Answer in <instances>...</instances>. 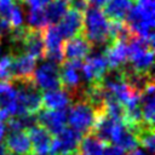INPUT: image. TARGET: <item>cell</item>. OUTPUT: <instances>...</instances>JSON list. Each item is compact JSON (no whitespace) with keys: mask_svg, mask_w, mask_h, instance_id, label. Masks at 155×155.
Masks as SVG:
<instances>
[{"mask_svg":"<svg viewBox=\"0 0 155 155\" xmlns=\"http://www.w3.org/2000/svg\"><path fill=\"white\" fill-rule=\"evenodd\" d=\"M82 35L92 46H107L109 44V21L103 11L96 6H88L85 11Z\"/></svg>","mask_w":155,"mask_h":155,"instance_id":"obj_1","label":"cell"},{"mask_svg":"<svg viewBox=\"0 0 155 155\" xmlns=\"http://www.w3.org/2000/svg\"><path fill=\"white\" fill-rule=\"evenodd\" d=\"M94 119L96 111L85 99H78L70 103L69 111L67 114V121L69 122L70 127L79 133L86 134L91 132Z\"/></svg>","mask_w":155,"mask_h":155,"instance_id":"obj_2","label":"cell"},{"mask_svg":"<svg viewBox=\"0 0 155 155\" xmlns=\"http://www.w3.org/2000/svg\"><path fill=\"white\" fill-rule=\"evenodd\" d=\"M18 87L17 102L23 114H38L42 109L41 90L36 86L34 79L12 82Z\"/></svg>","mask_w":155,"mask_h":155,"instance_id":"obj_3","label":"cell"},{"mask_svg":"<svg viewBox=\"0 0 155 155\" xmlns=\"http://www.w3.org/2000/svg\"><path fill=\"white\" fill-rule=\"evenodd\" d=\"M34 71V81L40 90L52 91L62 88L58 65L46 61Z\"/></svg>","mask_w":155,"mask_h":155,"instance_id":"obj_4","label":"cell"},{"mask_svg":"<svg viewBox=\"0 0 155 155\" xmlns=\"http://www.w3.org/2000/svg\"><path fill=\"white\" fill-rule=\"evenodd\" d=\"M82 134L75 131L74 128L64 127L58 134L53 136L52 145H51V154L52 155H62L71 151H76L80 139Z\"/></svg>","mask_w":155,"mask_h":155,"instance_id":"obj_5","label":"cell"},{"mask_svg":"<svg viewBox=\"0 0 155 155\" xmlns=\"http://www.w3.org/2000/svg\"><path fill=\"white\" fill-rule=\"evenodd\" d=\"M92 44L82 35H75L62 44L64 61H82L92 52Z\"/></svg>","mask_w":155,"mask_h":155,"instance_id":"obj_6","label":"cell"},{"mask_svg":"<svg viewBox=\"0 0 155 155\" xmlns=\"http://www.w3.org/2000/svg\"><path fill=\"white\" fill-rule=\"evenodd\" d=\"M67 122V109L61 110H50L41 109L36 114V124L47 130L52 136L58 134Z\"/></svg>","mask_w":155,"mask_h":155,"instance_id":"obj_7","label":"cell"},{"mask_svg":"<svg viewBox=\"0 0 155 155\" xmlns=\"http://www.w3.org/2000/svg\"><path fill=\"white\" fill-rule=\"evenodd\" d=\"M22 53L29 54L35 59H44L45 42H44L42 30L27 27L22 40Z\"/></svg>","mask_w":155,"mask_h":155,"instance_id":"obj_8","label":"cell"},{"mask_svg":"<svg viewBox=\"0 0 155 155\" xmlns=\"http://www.w3.org/2000/svg\"><path fill=\"white\" fill-rule=\"evenodd\" d=\"M108 62L103 54H96L92 57H86L82 62L81 75L86 84L99 82L103 74L108 69Z\"/></svg>","mask_w":155,"mask_h":155,"instance_id":"obj_9","label":"cell"},{"mask_svg":"<svg viewBox=\"0 0 155 155\" xmlns=\"http://www.w3.org/2000/svg\"><path fill=\"white\" fill-rule=\"evenodd\" d=\"M25 131L29 136L33 153H36L39 155H48L51 151L53 136L38 124L33 125Z\"/></svg>","mask_w":155,"mask_h":155,"instance_id":"obj_10","label":"cell"},{"mask_svg":"<svg viewBox=\"0 0 155 155\" xmlns=\"http://www.w3.org/2000/svg\"><path fill=\"white\" fill-rule=\"evenodd\" d=\"M35 61L36 59L34 57H31L29 54H25V53H21V54L13 56L12 80H11V82L34 79Z\"/></svg>","mask_w":155,"mask_h":155,"instance_id":"obj_11","label":"cell"},{"mask_svg":"<svg viewBox=\"0 0 155 155\" xmlns=\"http://www.w3.org/2000/svg\"><path fill=\"white\" fill-rule=\"evenodd\" d=\"M2 144L10 153L15 155H28L33 151L31 143L25 130L11 131L6 136Z\"/></svg>","mask_w":155,"mask_h":155,"instance_id":"obj_12","label":"cell"},{"mask_svg":"<svg viewBox=\"0 0 155 155\" xmlns=\"http://www.w3.org/2000/svg\"><path fill=\"white\" fill-rule=\"evenodd\" d=\"M58 29L63 38L70 39L75 35L82 34L84 30V15L75 10H69L58 22Z\"/></svg>","mask_w":155,"mask_h":155,"instance_id":"obj_13","label":"cell"},{"mask_svg":"<svg viewBox=\"0 0 155 155\" xmlns=\"http://www.w3.org/2000/svg\"><path fill=\"white\" fill-rule=\"evenodd\" d=\"M0 109L6 110L10 116L23 115L17 102V90L11 81H0Z\"/></svg>","mask_w":155,"mask_h":155,"instance_id":"obj_14","label":"cell"},{"mask_svg":"<svg viewBox=\"0 0 155 155\" xmlns=\"http://www.w3.org/2000/svg\"><path fill=\"white\" fill-rule=\"evenodd\" d=\"M103 56L105 57L109 68H119L127 62V44L121 40L111 41L104 47Z\"/></svg>","mask_w":155,"mask_h":155,"instance_id":"obj_15","label":"cell"},{"mask_svg":"<svg viewBox=\"0 0 155 155\" xmlns=\"http://www.w3.org/2000/svg\"><path fill=\"white\" fill-rule=\"evenodd\" d=\"M139 104L143 121L154 126V115H155V92H154V82L148 85L139 94Z\"/></svg>","mask_w":155,"mask_h":155,"instance_id":"obj_16","label":"cell"},{"mask_svg":"<svg viewBox=\"0 0 155 155\" xmlns=\"http://www.w3.org/2000/svg\"><path fill=\"white\" fill-rule=\"evenodd\" d=\"M132 4L131 0H108L102 6L103 13L108 21H125Z\"/></svg>","mask_w":155,"mask_h":155,"instance_id":"obj_17","label":"cell"},{"mask_svg":"<svg viewBox=\"0 0 155 155\" xmlns=\"http://www.w3.org/2000/svg\"><path fill=\"white\" fill-rule=\"evenodd\" d=\"M71 103L69 94L63 90H52L45 91L42 94V108L50 110H61L67 109Z\"/></svg>","mask_w":155,"mask_h":155,"instance_id":"obj_18","label":"cell"},{"mask_svg":"<svg viewBox=\"0 0 155 155\" xmlns=\"http://www.w3.org/2000/svg\"><path fill=\"white\" fill-rule=\"evenodd\" d=\"M105 145L107 144L97 138L92 132H88L82 134L78 147V153L79 155H103Z\"/></svg>","mask_w":155,"mask_h":155,"instance_id":"obj_19","label":"cell"},{"mask_svg":"<svg viewBox=\"0 0 155 155\" xmlns=\"http://www.w3.org/2000/svg\"><path fill=\"white\" fill-rule=\"evenodd\" d=\"M68 8L69 6L67 0H52L50 4H47L44 11H45V16L48 25L57 24L62 19V17L65 15Z\"/></svg>","mask_w":155,"mask_h":155,"instance_id":"obj_20","label":"cell"},{"mask_svg":"<svg viewBox=\"0 0 155 155\" xmlns=\"http://www.w3.org/2000/svg\"><path fill=\"white\" fill-rule=\"evenodd\" d=\"M42 35H44V42H45V52L62 50L63 36L56 24H50L46 28H44Z\"/></svg>","mask_w":155,"mask_h":155,"instance_id":"obj_21","label":"cell"},{"mask_svg":"<svg viewBox=\"0 0 155 155\" xmlns=\"http://www.w3.org/2000/svg\"><path fill=\"white\" fill-rule=\"evenodd\" d=\"M27 21H28V27L33 28V29L42 30L44 28H46L48 25V23L46 21L44 7H31L30 11L28 12Z\"/></svg>","mask_w":155,"mask_h":155,"instance_id":"obj_22","label":"cell"},{"mask_svg":"<svg viewBox=\"0 0 155 155\" xmlns=\"http://www.w3.org/2000/svg\"><path fill=\"white\" fill-rule=\"evenodd\" d=\"M12 63L13 56L11 53L0 58V81L12 80Z\"/></svg>","mask_w":155,"mask_h":155,"instance_id":"obj_23","label":"cell"},{"mask_svg":"<svg viewBox=\"0 0 155 155\" xmlns=\"http://www.w3.org/2000/svg\"><path fill=\"white\" fill-rule=\"evenodd\" d=\"M21 1L15 0V5L12 7V11L10 13L8 17V24L12 28H18L23 24V12H22V7H21Z\"/></svg>","mask_w":155,"mask_h":155,"instance_id":"obj_24","label":"cell"},{"mask_svg":"<svg viewBox=\"0 0 155 155\" xmlns=\"http://www.w3.org/2000/svg\"><path fill=\"white\" fill-rule=\"evenodd\" d=\"M15 5V0H0V16L8 22L10 13Z\"/></svg>","mask_w":155,"mask_h":155,"instance_id":"obj_25","label":"cell"},{"mask_svg":"<svg viewBox=\"0 0 155 155\" xmlns=\"http://www.w3.org/2000/svg\"><path fill=\"white\" fill-rule=\"evenodd\" d=\"M68 6H69L71 10H75V11H78V12L84 13V12L88 8L90 4H88L87 0H69Z\"/></svg>","mask_w":155,"mask_h":155,"instance_id":"obj_26","label":"cell"},{"mask_svg":"<svg viewBox=\"0 0 155 155\" xmlns=\"http://www.w3.org/2000/svg\"><path fill=\"white\" fill-rule=\"evenodd\" d=\"M103 155H124V150L115 145V144H107L105 148H104V151H103Z\"/></svg>","mask_w":155,"mask_h":155,"instance_id":"obj_27","label":"cell"},{"mask_svg":"<svg viewBox=\"0 0 155 155\" xmlns=\"http://www.w3.org/2000/svg\"><path fill=\"white\" fill-rule=\"evenodd\" d=\"M52 0H23V2H27L31 7H45Z\"/></svg>","mask_w":155,"mask_h":155,"instance_id":"obj_28","label":"cell"},{"mask_svg":"<svg viewBox=\"0 0 155 155\" xmlns=\"http://www.w3.org/2000/svg\"><path fill=\"white\" fill-rule=\"evenodd\" d=\"M11 30V27L8 24V22L2 18L0 16V35H4V34H8V31Z\"/></svg>","mask_w":155,"mask_h":155,"instance_id":"obj_29","label":"cell"},{"mask_svg":"<svg viewBox=\"0 0 155 155\" xmlns=\"http://www.w3.org/2000/svg\"><path fill=\"white\" fill-rule=\"evenodd\" d=\"M88 4H92V6H96V7H102L108 0H87Z\"/></svg>","mask_w":155,"mask_h":155,"instance_id":"obj_30","label":"cell"},{"mask_svg":"<svg viewBox=\"0 0 155 155\" xmlns=\"http://www.w3.org/2000/svg\"><path fill=\"white\" fill-rule=\"evenodd\" d=\"M126 155H150V154H147V153H144L143 150H140V149H132V150H130Z\"/></svg>","mask_w":155,"mask_h":155,"instance_id":"obj_31","label":"cell"},{"mask_svg":"<svg viewBox=\"0 0 155 155\" xmlns=\"http://www.w3.org/2000/svg\"><path fill=\"white\" fill-rule=\"evenodd\" d=\"M17 1H21V2H23V0H17Z\"/></svg>","mask_w":155,"mask_h":155,"instance_id":"obj_32","label":"cell"},{"mask_svg":"<svg viewBox=\"0 0 155 155\" xmlns=\"http://www.w3.org/2000/svg\"><path fill=\"white\" fill-rule=\"evenodd\" d=\"M0 40H1V35H0Z\"/></svg>","mask_w":155,"mask_h":155,"instance_id":"obj_33","label":"cell"}]
</instances>
